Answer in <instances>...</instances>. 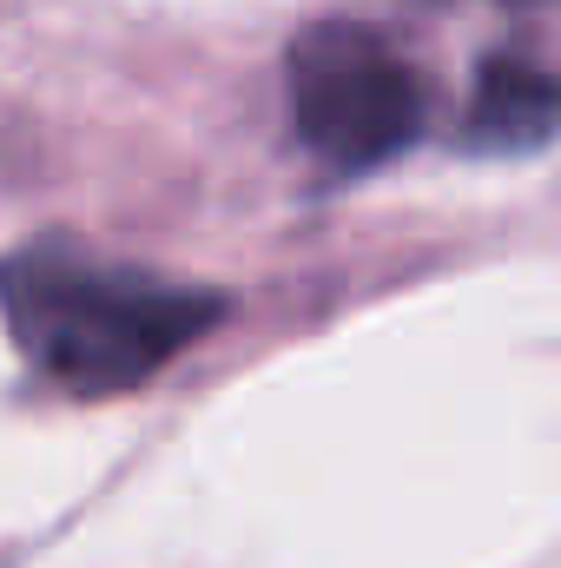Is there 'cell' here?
Masks as SVG:
<instances>
[{"mask_svg": "<svg viewBox=\"0 0 561 568\" xmlns=\"http://www.w3.org/2000/svg\"><path fill=\"white\" fill-rule=\"evenodd\" d=\"M0 311L40 377L80 397H120L198 344L225 304L67 252H20L0 265Z\"/></svg>", "mask_w": 561, "mask_h": 568, "instance_id": "obj_1", "label": "cell"}, {"mask_svg": "<svg viewBox=\"0 0 561 568\" xmlns=\"http://www.w3.org/2000/svg\"><path fill=\"white\" fill-rule=\"evenodd\" d=\"M290 126L330 172H370L422 133V80L404 53L350 20H324L284 67Z\"/></svg>", "mask_w": 561, "mask_h": 568, "instance_id": "obj_2", "label": "cell"}, {"mask_svg": "<svg viewBox=\"0 0 561 568\" xmlns=\"http://www.w3.org/2000/svg\"><path fill=\"white\" fill-rule=\"evenodd\" d=\"M561 126V80L536 60H489L476 73L469 113H462V145L469 152H536Z\"/></svg>", "mask_w": 561, "mask_h": 568, "instance_id": "obj_3", "label": "cell"}]
</instances>
